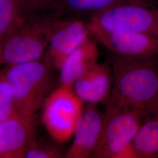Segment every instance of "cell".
<instances>
[{"mask_svg":"<svg viewBox=\"0 0 158 158\" xmlns=\"http://www.w3.org/2000/svg\"><path fill=\"white\" fill-rule=\"evenodd\" d=\"M84 102L73 87L60 85L48 96L43 104L42 123L55 141L63 143L73 136Z\"/></svg>","mask_w":158,"mask_h":158,"instance_id":"5b68a950","label":"cell"},{"mask_svg":"<svg viewBox=\"0 0 158 158\" xmlns=\"http://www.w3.org/2000/svg\"><path fill=\"white\" fill-rule=\"evenodd\" d=\"M52 0H22L23 15L25 18L35 14L45 12Z\"/></svg>","mask_w":158,"mask_h":158,"instance_id":"ac0fdd59","label":"cell"},{"mask_svg":"<svg viewBox=\"0 0 158 158\" xmlns=\"http://www.w3.org/2000/svg\"><path fill=\"white\" fill-rule=\"evenodd\" d=\"M63 156L62 151L58 148L35 141L26 153L25 158H62Z\"/></svg>","mask_w":158,"mask_h":158,"instance_id":"e0dca14e","label":"cell"},{"mask_svg":"<svg viewBox=\"0 0 158 158\" xmlns=\"http://www.w3.org/2000/svg\"><path fill=\"white\" fill-rule=\"evenodd\" d=\"M96 40L89 38L73 51L59 69L60 85L72 87L77 80L98 63Z\"/></svg>","mask_w":158,"mask_h":158,"instance_id":"4fadbf2b","label":"cell"},{"mask_svg":"<svg viewBox=\"0 0 158 158\" xmlns=\"http://www.w3.org/2000/svg\"><path fill=\"white\" fill-rule=\"evenodd\" d=\"M149 118L158 117V94L144 110Z\"/></svg>","mask_w":158,"mask_h":158,"instance_id":"d6986e66","label":"cell"},{"mask_svg":"<svg viewBox=\"0 0 158 158\" xmlns=\"http://www.w3.org/2000/svg\"><path fill=\"white\" fill-rule=\"evenodd\" d=\"M53 68L45 57L7 65L1 71L11 88L17 112L35 115L52 91Z\"/></svg>","mask_w":158,"mask_h":158,"instance_id":"7a4b0ae2","label":"cell"},{"mask_svg":"<svg viewBox=\"0 0 158 158\" xmlns=\"http://www.w3.org/2000/svg\"><path fill=\"white\" fill-rule=\"evenodd\" d=\"M52 17L46 12L30 15L0 45V64L12 65L44 56L52 32Z\"/></svg>","mask_w":158,"mask_h":158,"instance_id":"3957f363","label":"cell"},{"mask_svg":"<svg viewBox=\"0 0 158 158\" xmlns=\"http://www.w3.org/2000/svg\"><path fill=\"white\" fill-rule=\"evenodd\" d=\"M35 141V115L17 111L0 122V158H25Z\"/></svg>","mask_w":158,"mask_h":158,"instance_id":"9c48e42d","label":"cell"},{"mask_svg":"<svg viewBox=\"0 0 158 158\" xmlns=\"http://www.w3.org/2000/svg\"><path fill=\"white\" fill-rule=\"evenodd\" d=\"M141 2L142 0H52L45 12L53 17H76L89 20L115 6Z\"/></svg>","mask_w":158,"mask_h":158,"instance_id":"7c38bea8","label":"cell"},{"mask_svg":"<svg viewBox=\"0 0 158 158\" xmlns=\"http://www.w3.org/2000/svg\"><path fill=\"white\" fill-rule=\"evenodd\" d=\"M22 0H0V45L27 19Z\"/></svg>","mask_w":158,"mask_h":158,"instance_id":"9a60e30c","label":"cell"},{"mask_svg":"<svg viewBox=\"0 0 158 158\" xmlns=\"http://www.w3.org/2000/svg\"><path fill=\"white\" fill-rule=\"evenodd\" d=\"M111 69L113 87L106 102L144 111L158 94V55L115 54Z\"/></svg>","mask_w":158,"mask_h":158,"instance_id":"6da1fadb","label":"cell"},{"mask_svg":"<svg viewBox=\"0 0 158 158\" xmlns=\"http://www.w3.org/2000/svg\"><path fill=\"white\" fill-rule=\"evenodd\" d=\"M147 116L143 110L106 102L101 135L91 158H116L131 143Z\"/></svg>","mask_w":158,"mask_h":158,"instance_id":"277c9868","label":"cell"},{"mask_svg":"<svg viewBox=\"0 0 158 158\" xmlns=\"http://www.w3.org/2000/svg\"><path fill=\"white\" fill-rule=\"evenodd\" d=\"M88 27L91 37L115 54L132 57L158 55V37L126 31H106Z\"/></svg>","mask_w":158,"mask_h":158,"instance_id":"ba28073f","label":"cell"},{"mask_svg":"<svg viewBox=\"0 0 158 158\" xmlns=\"http://www.w3.org/2000/svg\"><path fill=\"white\" fill-rule=\"evenodd\" d=\"M113 85L111 68L106 63H97L76 81L72 87L79 98L87 105L107 102Z\"/></svg>","mask_w":158,"mask_h":158,"instance_id":"8fae6325","label":"cell"},{"mask_svg":"<svg viewBox=\"0 0 158 158\" xmlns=\"http://www.w3.org/2000/svg\"><path fill=\"white\" fill-rule=\"evenodd\" d=\"M87 24L106 31L135 32L158 37V10H151L143 2L121 4L92 17Z\"/></svg>","mask_w":158,"mask_h":158,"instance_id":"8992f818","label":"cell"},{"mask_svg":"<svg viewBox=\"0 0 158 158\" xmlns=\"http://www.w3.org/2000/svg\"><path fill=\"white\" fill-rule=\"evenodd\" d=\"M90 36L85 19L52 17L51 38L44 56L53 68L59 70L68 56Z\"/></svg>","mask_w":158,"mask_h":158,"instance_id":"52a82bcc","label":"cell"},{"mask_svg":"<svg viewBox=\"0 0 158 158\" xmlns=\"http://www.w3.org/2000/svg\"><path fill=\"white\" fill-rule=\"evenodd\" d=\"M17 112L11 88L1 72H0V122Z\"/></svg>","mask_w":158,"mask_h":158,"instance_id":"2e32d148","label":"cell"},{"mask_svg":"<svg viewBox=\"0 0 158 158\" xmlns=\"http://www.w3.org/2000/svg\"><path fill=\"white\" fill-rule=\"evenodd\" d=\"M136 158L158 157V117L144 121L131 143Z\"/></svg>","mask_w":158,"mask_h":158,"instance_id":"5bb4252c","label":"cell"},{"mask_svg":"<svg viewBox=\"0 0 158 158\" xmlns=\"http://www.w3.org/2000/svg\"><path fill=\"white\" fill-rule=\"evenodd\" d=\"M102 125V114L96 105L84 108L73 135V141L64 156L67 158H89L99 141Z\"/></svg>","mask_w":158,"mask_h":158,"instance_id":"30bf717a","label":"cell"}]
</instances>
